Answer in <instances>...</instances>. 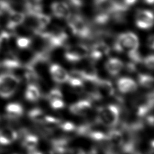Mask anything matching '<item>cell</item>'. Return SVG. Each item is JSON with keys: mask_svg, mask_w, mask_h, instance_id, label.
<instances>
[{"mask_svg": "<svg viewBox=\"0 0 154 154\" xmlns=\"http://www.w3.org/2000/svg\"><path fill=\"white\" fill-rule=\"evenodd\" d=\"M91 109V100L87 99L78 100L69 106V111L72 114L80 116H87Z\"/></svg>", "mask_w": 154, "mask_h": 154, "instance_id": "obj_9", "label": "cell"}, {"mask_svg": "<svg viewBox=\"0 0 154 154\" xmlns=\"http://www.w3.org/2000/svg\"><path fill=\"white\" fill-rule=\"evenodd\" d=\"M18 138V133L11 127L0 128V144L6 146L11 144Z\"/></svg>", "mask_w": 154, "mask_h": 154, "instance_id": "obj_13", "label": "cell"}, {"mask_svg": "<svg viewBox=\"0 0 154 154\" xmlns=\"http://www.w3.org/2000/svg\"><path fill=\"white\" fill-rule=\"evenodd\" d=\"M20 82V78L11 72L0 74V97L9 98L14 94Z\"/></svg>", "mask_w": 154, "mask_h": 154, "instance_id": "obj_4", "label": "cell"}, {"mask_svg": "<svg viewBox=\"0 0 154 154\" xmlns=\"http://www.w3.org/2000/svg\"><path fill=\"white\" fill-rule=\"evenodd\" d=\"M143 63L146 68L149 70H153L154 67V56L153 54L148 55L144 59H143Z\"/></svg>", "mask_w": 154, "mask_h": 154, "instance_id": "obj_28", "label": "cell"}, {"mask_svg": "<svg viewBox=\"0 0 154 154\" xmlns=\"http://www.w3.org/2000/svg\"><path fill=\"white\" fill-rule=\"evenodd\" d=\"M46 114L43 111L38 108L31 109L28 112V117L34 122L38 124H43Z\"/></svg>", "mask_w": 154, "mask_h": 154, "instance_id": "obj_21", "label": "cell"}, {"mask_svg": "<svg viewBox=\"0 0 154 154\" xmlns=\"http://www.w3.org/2000/svg\"><path fill=\"white\" fill-rule=\"evenodd\" d=\"M23 108L19 103L11 102L5 106V116L8 119H17L23 114Z\"/></svg>", "mask_w": 154, "mask_h": 154, "instance_id": "obj_15", "label": "cell"}, {"mask_svg": "<svg viewBox=\"0 0 154 154\" xmlns=\"http://www.w3.org/2000/svg\"><path fill=\"white\" fill-rule=\"evenodd\" d=\"M138 82L141 87L150 89L153 86V78L149 74L140 73L138 76Z\"/></svg>", "mask_w": 154, "mask_h": 154, "instance_id": "obj_22", "label": "cell"}, {"mask_svg": "<svg viewBox=\"0 0 154 154\" xmlns=\"http://www.w3.org/2000/svg\"><path fill=\"white\" fill-rule=\"evenodd\" d=\"M139 40L132 32H126L119 34L112 46L117 52H126L128 55L138 51Z\"/></svg>", "mask_w": 154, "mask_h": 154, "instance_id": "obj_1", "label": "cell"}, {"mask_svg": "<svg viewBox=\"0 0 154 154\" xmlns=\"http://www.w3.org/2000/svg\"><path fill=\"white\" fill-rule=\"evenodd\" d=\"M124 64L119 58L112 57L109 58L105 63V69L107 72L111 76L117 75L123 68Z\"/></svg>", "mask_w": 154, "mask_h": 154, "instance_id": "obj_16", "label": "cell"}, {"mask_svg": "<svg viewBox=\"0 0 154 154\" xmlns=\"http://www.w3.org/2000/svg\"><path fill=\"white\" fill-rule=\"evenodd\" d=\"M69 153L70 154H87L81 148L75 147L69 149Z\"/></svg>", "mask_w": 154, "mask_h": 154, "instance_id": "obj_29", "label": "cell"}, {"mask_svg": "<svg viewBox=\"0 0 154 154\" xmlns=\"http://www.w3.org/2000/svg\"><path fill=\"white\" fill-rule=\"evenodd\" d=\"M135 23L140 29H149L153 24L152 11L148 10H138L136 14Z\"/></svg>", "mask_w": 154, "mask_h": 154, "instance_id": "obj_7", "label": "cell"}, {"mask_svg": "<svg viewBox=\"0 0 154 154\" xmlns=\"http://www.w3.org/2000/svg\"><path fill=\"white\" fill-rule=\"evenodd\" d=\"M49 73L52 79L57 83L63 84L67 82L69 73L60 65L54 63L49 66Z\"/></svg>", "mask_w": 154, "mask_h": 154, "instance_id": "obj_10", "label": "cell"}, {"mask_svg": "<svg viewBox=\"0 0 154 154\" xmlns=\"http://www.w3.org/2000/svg\"><path fill=\"white\" fill-rule=\"evenodd\" d=\"M96 92L99 100L112 96L114 94V88L109 80L98 78L96 82Z\"/></svg>", "mask_w": 154, "mask_h": 154, "instance_id": "obj_8", "label": "cell"}, {"mask_svg": "<svg viewBox=\"0 0 154 154\" xmlns=\"http://www.w3.org/2000/svg\"><path fill=\"white\" fill-rule=\"evenodd\" d=\"M46 97L49 101L58 99H63V96L61 91V90L58 88H54L51 89L48 93Z\"/></svg>", "mask_w": 154, "mask_h": 154, "instance_id": "obj_26", "label": "cell"}, {"mask_svg": "<svg viewBox=\"0 0 154 154\" xmlns=\"http://www.w3.org/2000/svg\"><path fill=\"white\" fill-rule=\"evenodd\" d=\"M25 20V14L23 12L11 11L8 22V28L9 29L14 28L16 26L22 23Z\"/></svg>", "mask_w": 154, "mask_h": 154, "instance_id": "obj_19", "label": "cell"}, {"mask_svg": "<svg viewBox=\"0 0 154 154\" xmlns=\"http://www.w3.org/2000/svg\"><path fill=\"white\" fill-rule=\"evenodd\" d=\"M37 23L40 27V28H43L48 26L50 22L51 18L49 16L43 14L42 13H38L37 14H35Z\"/></svg>", "mask_w": 154, "mask_h": 154, "instance_id": "obj_23", "label": "cell"}, {"mask_svg": "<svg viewBox=\"0 0 154 154\" xmlns=\"http://www.w3.org/2000/svg\"><path fill=\"white\" fill-rule=\"evenodd\" d=\"M52 14L59 19H67L72 13L70 8L65 2H54L51 5Z\"/></svg>", "mask_w": 154, "mask_h": 154, "instance_id": "obj_12", "label": "cell"}, {"mask_svg": "<svg viewBox=\"0 0 154 154\" xmlns=\"http://www.w3.org/2000/svg\"><path fill=\"white\" fill-rule=\"evenodd\" d=\"M110 51L111 47L108 44L98 40L91 45L90 49H89L88 57H89L91 62L97 61L104 55H108Z\"/></svg>", "mask_w": 154, "mask_h": 154, "instance_id": "obj_6", "label": "cell"}, {"mask_svg": "<svg viewBox=\"0 0 154 154\" xmlns=\"http://www.w3.org/2000/svg\"><path fill=\"white\" fill-rule=\"evenodd\" d=\"M147 46L149 48L153 49L154 48V36L153 34L150 35L147 39Z\"/></svg>", "mask_w": 154, "mask_h": 154, "instance_id": "obj_30", "label": "cell"}, {"mask_svg": "<svg viewBox=\"0 0 154 154\" xmlns=\"http://www.w3.org/2000/svg\"><path fill=\"white\" fill-rule=\"evenodd\" d=\"M32 43L30 38L26 37H19L16 40V45L20 49L28 48Z\"/></svg>", "mask_w": 154, "mask_h": 154, "instance_id": "obj_25", "label": "cell"}, {"mask_svg": "<svg viewBox=\"0 0 154 154\" xmlns=\"http://www.w3.org/2000/svg\"><path fill=\"white\" fill-rule=\"evenodd\" d=\"M117 87L120 93L127 94L135 91L138 85L133 79L129 77H122L117 81Z\"/></svg>", "mask_w": 154, "mask_h": 154, "instance_id": "obj_11", "label": "cell"}, {"mask_svg": "<svg viewBox=\"0 0 154 154\" xmlns=\"http://www.w3.org/2000/svg\"><path fill=\"white\" fill-rule=\"evenodd\" d=\"M38 144V138L32 134L26 133L23 135L22 144L28 152L36 149Z\"/></svg>", "mask_w": 154, "mask_h": 154, "instance_id": "obj_18", "label": "cell"}, {"mask_svg": "<svg viewBox=\"0 0 154 154\" xmlns=\"http://www.w3.org/2000/svg\"><path fill=\"white\" fill-rule=\"evenodd\" d=\"M41 96V92L38 86L36 84L29 83L27 85L25 92V97L29 102H34L37 101Z\"/></svg>", "mask_w": 154, "mask_h": 154, "instance_id": "obj_17", "label": "cell"}, {"mask_svg": "<svg viewBox=\"0 0 154 154\" xmlns=\"http://www.w3.org/2000/svg\"><path fill=\"white\" fill-rule=\"evenodd\" d=\"M61 131L66 132H72L76 131L77 127L76 125L71 122H61L58 127Z\"/></svg>", "mask_w": 154, "mask_h": 154, "instance_id": "obj_24", "label": "cell"}, {"mask_svg": "<svg viewBox=\"0 0 154 154\" xmlns=\"http://www.w3.org/2000/svg\"><path fill=\"white\" fill-rule=\"evenodd\" d=\"M146 120L148 123V124L150 126H153V121H154V119H153V116L152 114H149L147 118H146Z\"/></svg>", "mask_w": 154, "mask_h": 154, "instance_id": "obj_31", "label": "cell"}, {"mask_svg": "<svg viewBox=\"0 0 154 154\" xmlns=\"http://www.w3.org/2000/svg\"><path fill=\"white\" fill-rule=\"evenodd\" d=\"M106 141L111 149H119L121 150L123 144V136L121 131L112 129L107 133Z\"/></svg>", "mask_w": 154, "mask_h": 154, "instance_id": "obj_14", "label": "cell"}, {"mask_svg": "<svg viewBox=\"0 0 154 154\" xmlns=\"http://www.w3.org/2000/svg\"><path fill=\"white\" fill-rule=\"evenodd\" d=\"M51 107L54 110H59L64 108L65 103L63 99H54L49 101Z\"/></svg>", "mask_w": 154, "mask_h": 154, "instance_id": "obj_27", "label": "cell"}, {"mask_svg": "<svg viewBox=\"0 0 154 154\" xmlns=\"http://www.w3.org/2000/svg\"><path fill=\"white\" fill-rule=\"evenodd\" d=\"M66 20L67 23L72 28L75 35L82 39L93 37V33L90 25L81 14L71 13Z\"/></svg>", "mask_w": 154, "mask_h": 154, "instance_id": "obj_3", "label": "cell"}, {"mask_svg": "<svg viewBox=\"0 0 154 154\" xmlns=\"http://www.w3.org/2000/svg\"><path fill=\"white\" fill-rule=\"evenodd\" d=\"M124 1H125L126 4L129 7H130L131 5H134V4L137 2V0H124Z\"/></svg>", "mask_w": 154, "mask_h": 154, "instance_id": "obj_32", "label": "cell"}, {"mask_svg": "<svg viewBox=\"0 0 154 154\" xmlns=\"http://www.w3.org/2000/svg\"><path fill=\"white\" fill-rule=\"evenodd\" d=\"M153 1L154 0H143V2L145 4H149V5H152L153 4Z\"/></svg>", "mask_w": 154, "mask_h": 154, "instance_id": "obj_33", "label": "cell"}, {"mask_svg": "<svg viewBox=\"0 0 154 154\" xmlns=\"http://www.w3.org/2000/svg\"><path fill=\"white\" fill-rule=\"evenodd\" d=\"M89 52V48L85 44L66 45L64 51V58L70 63H76L87 58Z\"/></svg>", "mask_w": 154, "mask_h": 154, "instance_id": "obj_5", "label": "cell"}, {"mask_svg": "<svg viewBox=\"0 0 154 154\" xmlns=\"http://www.w3.org/2000/svg\"><path fill=\"white\" fill-rule=\"evenodd\" d=\"M120 108L114 104H109L98 108L96 122L102 125L114 127L119 122Z\"/></svg>", "mask_w": 154, "mask_h": 154, "instance_id": "obj_2", "label": "cell"}, {"mask_svg": "<svg viewBox=\"0 0 154 154\" xmlns=\"http://www.w3.org/2000/svg\"><path fill=\"white\" fill-rule=\"evenodd\" d=\"M67 82L72 91L75 94H81L84 92L83 82L79 77L69 75Z\"/></svg>", "mask_w": 154, "mask_h": 154, "instance_id": "obj_20", "label": "cell"}]
</instances>
